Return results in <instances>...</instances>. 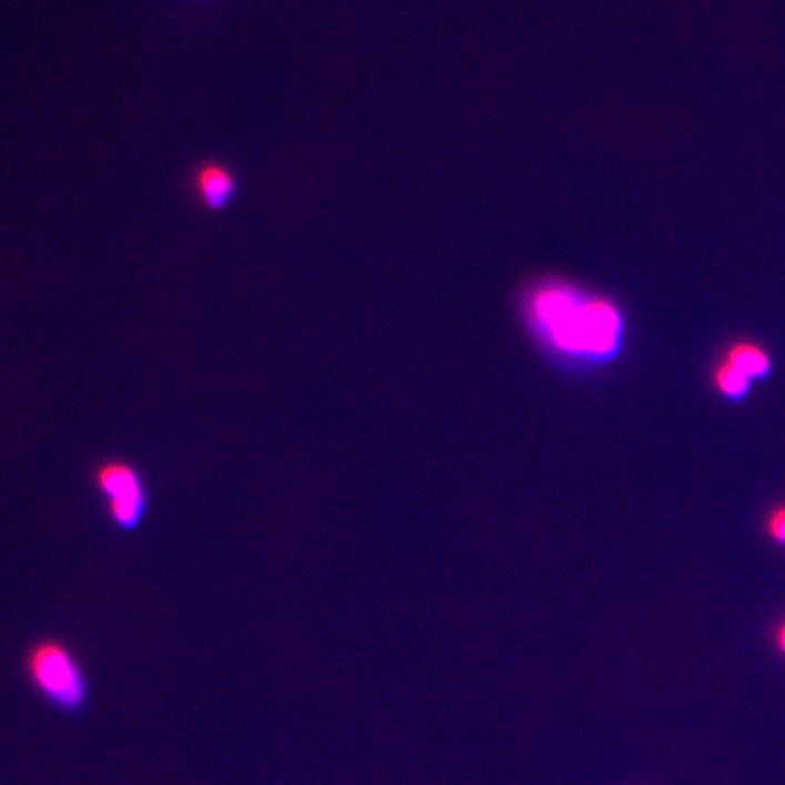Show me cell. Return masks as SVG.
Segmentation results:
<instances>
[{
  "label": "cell",
  "instance_id": "obj_1",
  "mask_svg": "<svg viewBox=\"0 0 785 785\" xmlns=\"http://www.w3.org/2000/svg\"><path fill=\"white\" fill-rule=\"evenodd\" d=\"M523 318L537 340L565 363H610L622 348L619 306L564 281L534 284L523 297Z\"/></svg>",
  "mask_w": 785,
  "mask_h": 785
},
{
  "label": "cell",
  "instance_id": "obj_2",
  "mask_svg": "<svg viewBox=\"0 0 785 785\" xmlns=\"http://www.w3.org/2000/svg\"><path fill=\"white\" fill-rule=\"evenodd\" d=\"M113 528L133 533L141 528L150 509V489L135 463L111 458L96 463L91 475Z\"/></svg>",
  "mask_w": 785,
  "mask_h": 785
},
{
  "label": "cell",
  "instance_id": "obj_3",
  "mask_svg": "<svg viewBox=\"0 0 785 785\" xmlns=\"http://www.w3.org/2000/svg\"><path fill=\"white\" fill-rule=\"evenodd\" d=\"M26 667L33 684L45 699L73 710L86 700L88 682L75 654L59 640L37 642L26 656Z\"/></svg>",
  "mask_w": 785,
  "mask_h": 785
},
{
  "label": "cell",
  "instance_id": "obj_4",
  "mask_svg": "<svg viewBox=\"0 0 785 785\" xmlns=\"http://www.w3.org/2000/svg\"><path fill=\"white\" fill-rule=\"evenodd\" d=\"M237 184L232 173L222 166H206L196 176V193L202 204L212 210H221L232 202Z\"/></svg>",
  "mask_w": 785,
  "mask_h": 785
},
{
  "label": "cell",
  "instance_id": "obj_5",
  "mask_svg": "<svg viewBox=\"0 0 785 785\" xmlns=\"http://www.w3.org/2000/svg\"><path fill=\"white\" fill-rule=\"evenodd\" d=\"M725 360L750 378L764 377L771 368L769 355L753 343L733 344L725 353Z\"/></svg>",
  "mask_w": 785,
  "mask_h": 785
},
{
  "label": "cell",
  "instance_id": "obj_6",
  "mask_svg": "<svg viewBox=\"0 0 785 785\" xmlns=\"http://www.w3.org/2000/svg\"><path fill=\"white\" fill-rule=\"evenodd\" d=\"M750 383L751 378L744 375L741 369H736L733 364L727 363V360H724L715 369L716 388L724 392L725 397H744L747 389H750Z\"/></svg>",
  "mask_w": 785,
  "mask_h": 785
},
{
  "label": "cell",
  "instance_id": "obj_7",
  "mask_svg": "<svg viewBox=\"0 0 785 785\" xmlns=\"http://www.w3.org/2000/svg\"><path fill=\"white\" fill-rule=\"evenodd\" d=\"M765 528H767L771 539L785 544V506L771 511Z\"/></svg>",
  "mask_w": 785,
  "mask_h": 785
},
{
  "label": "cell",
  "instance_id": "obj_8",
  "mask_svg": "<svg viewBox=\"0 0 785 785\" xmlns=\"http://www.w3.org/2000/svg\"><path fill=\"white\" fill-rule=\"evenodd\" d=\"M776 645L782 654H785V622H782L781 628L776 631Z\"/></svg>",
  "mask_w": 785,
  "mask_h": 785
}]
</instances>
